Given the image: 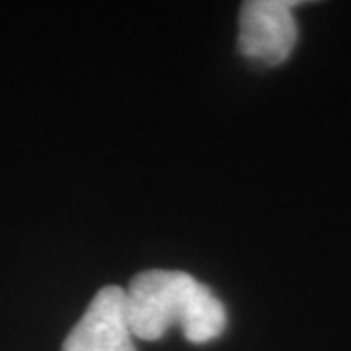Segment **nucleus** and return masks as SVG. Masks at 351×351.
<instances>
[{"label":"nucleus","mask_w":351,"mask_h":351,"mask_svg":"<svg viewBox=\"0 0 351 351\" xmlns=\"http://www.w3.org/2000/svg\"><path fill=\"white\" fill-rule=\"evenodd\" d=\"M125 313L135 338L160 339L180 326L191 343H207L226 328L223 302L186 271H141L125 289Z\"/></svg>","instance_id":"f257e3e1"},{"label":"nucleus","mask_w":351,"mask_h":351,"mask_svg":"<svg viewBox=\"0 0 351 351\" xmlns=\"http://www.w3.org/2000/svg\"><path fill=\"white\" fill-rule=\"evenodd\" d=\"M291 0H248L239 16V49L252 61L285 63L299 38Z\"/></svg>","instance_id":"f03ea898"},{"label":"nucleus","mask_w":351,"mask_h":351,"mask_svg":"<svg viewBox=\"0 0 351 351\" xmlns=\"http://www.w3.org/2000/svg\"><path fill=\"white\" fill-rule=\"evenodd\" d=\"M125 313V289L108 285L64 339L63 351H137Z\"/></svg>","instance_id":"7ed1b4c3"}]
</instances>
